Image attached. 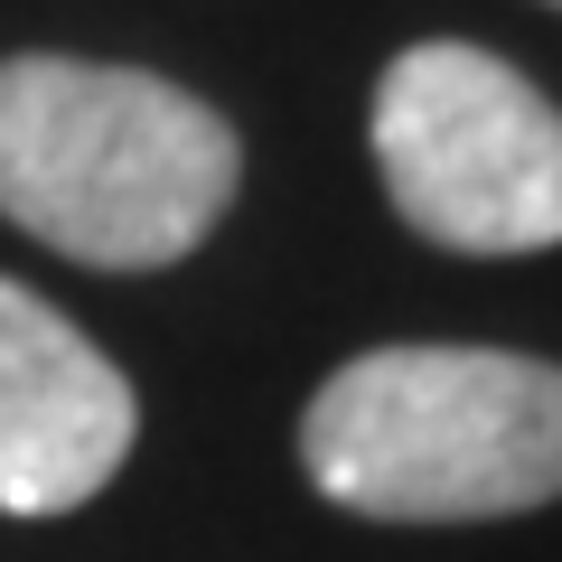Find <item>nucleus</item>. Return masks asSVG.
Returning a JSON list of instances; mask_svg holds the SVG:
<instances>
[{"mask_svg": "<svg viewBox=\"0 0 562 562\" xmlns=\"http://www.w3.org/2000/svg\"><path fill=\"white\" fill-rule=\"evenodd\" d=\"M375 179L450 254L562 244V103L469 38H422L375 85Z\"/></svg>", "mask_w": 562, "mask_h": 562, "instance_id": "nucleus-3", "label": "nucleus"}, {"mask_svg": "<svg viewBox=\"0 0 562 562\" xmlns=\"http://www.w3.org/2000/svg\"><path fill=\"white\" fill-rule=\"evenodd\" d=\"M140 403L122 366L38 291L0 281V516H66L132 460Z\"/></svg>", "mask_w": 562, "mask_h": 562, "instance_id": "nucleus-4", "label": "nucleus"}, {"mask_svg": "<svg viewBox=\"0 0 562 562\" xmlns=\"http://www.w3.org/2000/svg\"><path fill=\"white\" fill-rule=\"evenodd\" d=\"M244 188V140L188 85L94 57L0 66V216L94 272L198 254Z\"/></svg>", "mask_w": 562, "mask_h": 562, "instance_id": "nucleus-1", "label": "nucleus"}, {"mask_svg": "<svg viewBox=\"0 0 562 562\" xmlns=\"http://www.w3.org/2000/svg\"><path fill=\"white\" fill-rule=\"evenodd\" d=\"M553 10H562V0H553Z\"/></svg>", "mask_w": 562, "mask_h": 562, "instance_id": "nucleus-5", "label": "nucleus"}, {"mask_svg": "<svg viewBox=\"0 0 562 562\" xmlns=\"http://www.w3.org/2000/svg\"><path fill=\"white\" fill-rule=\"evenodd\" d=\"M301 469L375 525H487L562 497V366L516 347H375L301 413Z\"/></svg>", "mask_w": 562, "mask_h": 562, "instance_id": "nucleus-2", "label": "nucleus"}]
</instances>
